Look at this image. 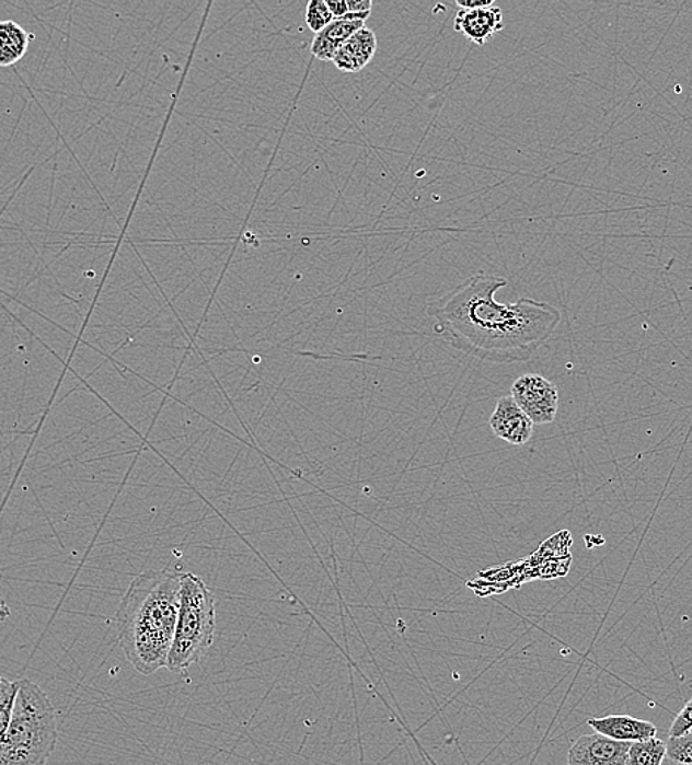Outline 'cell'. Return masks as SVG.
Wrapping results in <instances>:
<instances>
[{
	"label": "cell",
	"instance_id": "cell-1",
	"mask_svg": "<svg viewBox=\"0 0 692 765\" xmlns=\"http://www.w3.org/2000/svg\"><path fill=\"white\" fill-rule=\"evenodd\" d=\"M503 277H470L429 306L435 332L457 350L493 364L527 362L553 336L562 312L546 302L522 298L499 303Z\"/></svg>",
	"mask_w": 692,
	"mask_h": 765
},
{
	"label": "cell",
	"instance_id": "cell-2",
	"mask_svg": "<svg viewBox=\"0 0 692 765\" xmlns=\"http://www.w3.org/2000/svg\"><path fill=\"white\" fill-rule=\"evenodd\" d=\"M181 591V572H143L131 581L115 614L119 647L145 676L166 667L176 634Z\"/></svg>",
	"mask_w": 692,
	"mask_h": 765
},
{
	"label": "cell",
	"instance_id": "cell-3",
	"mask_svg": "<svg viewBox=\"0 0 692 765\" xmlns=\"http://www.w3.org/2000/svg\"><path fill=\"white\" fill-rule=\"evenodd\" d=\"M10 725L0 739V765H45L58 742L57 712L36 683L16 682Z\"/></svg>",
	"mask_w": 692,
	"mask_h": 765
},
{
	"label": "cell",
	"instance_id": "cell-4",
	"mask_svg": "<svg viewBox=\"0 0 692 765\" xmlns=\"http://www.w3.org/2000/svg\"><path fill=\"white\" fill-rule=\"evenodd\" d=\"M216 598L200 577L182 575L181 608L166 669L185 673L203 660L216 635Z\"/></svg>",
	"mask_w": 692,
	"mask_h": 765
},
{
	"label": "cell",
	"instance_id": "cell-5",
	"mask_svg": "<svg viewBox=\"0 0 692 765\" xmlns=\"http://www.w3.org/2000/svg\"><path fill=\"white\" fill-rule=\"evenodd\" d=\"M511 396L533 425H550L557 417L558 389L544 375L524 374L517 379L512 383Z\"/></svg>",
	"mask_w": 692,
	"mask_h": 765
},
{
	"label": "cell",
	"instance_id": "cell-6",
	"mask_svg": "<svg viewBox=\"0 0 692 765\" xmlns=\"http://www.w3.org/2000/svg\"><path fill=\"white\" fill-rule=\"evenodd\" d=\"M631 743L600 733L584 734L572 745L567 765H626Z\"/></svg>",
	"mask_w": 692,
	"mask_h": 765
},
{
	"label": "cell",
	"instance_id": "cell-7",
	"mask_svg": "<svg viewBox=\"0 0 692 765\" xmlns=\"http://www.w3.org/2000/svg\"><path fill=\"white\" fill-rule=\"evenodd\" d=\"M489 426L497 438L512 447L527 444L532 439L535 427L511 395L499 397L489 418Z\"/></svg>",
	"mask_w": 692,
	"mask_h": 765
},
{
	"label": "cell",
	"instance_id": "cell-8",
	"mask_svg": "<svg viewBox=\"0 0 692 765\" xmlns=\"http://www.w3.org/2000/svg\"><path fill=\"white\" fill-rule=\"evenodd\" d=\"M370 14H346L333 20L323 32L315 34L311 43V54L320 61H333L337 50L349 37L366 27Z\"/></svg>",
	"mask_w": 692,
	"mask_h": 765
},
{
	"label": "cell",
	"instance_id": "cell-9",
	"mask_svg": "<svg viewBox=\"0 0 692 765\" xmlns=\"http://www.w3.org/2000/svg\"><path fill=\"white\" fill-rule=\"evenodd\" d=\"M454 30L477 46H485L495 34L504 30L503 11L498 7L481 10H459Z\"/></svg>",
	"mask_w": 692,
	"mask_h": 765
},
{
	"label": "cell",
	"instance_id": "cell-10",
	"mask_svg": "<svg viewBox=\"0 0 692 765\" xmlns=\"http://www.w3.org/2000/svg\"><path fill=\"white\" fill-rule=\"evenodd\" d=\"M588 726L596 730V733L604 734L619 742L647 741L656 738L657 734V728L650 721L631 716L591 718L588 720Z\"/></svg>",
	"mask_w": 692,
	"mask_h": 765
},
{
	"label": "cell",
	"instance_id": "cell-11",
	"mask_svg": "<svg viewBox=\"0 0 692 765\" xmlns=\"http://www.w3.org/2000/svg\"><path fill=\"white\" fill-rule=\"evenodd\" d=\"M376 50H378V37L373 30L365 27L341 46L332 62L339 71L360 72L373 61Z\"/></svg>",
	"mask_w": 692,
	"mask_h": 765
},
{
	"label": "cell",
	"instance_id": "cell-12",
	"mask_svg": "<svg viewBox=\"0 0 692 765\" xmlns=\"http://www.w3.org/2000/svg\"><path fill=\"white\" fill-rule=\"evenodd\" d=\"M33 34L15 21H0V67H11L27 54Z\"/></svg>",
	"mask_w": 692,
	"mask_h": 765
},
{
	"label": "cell",
	"instance_id": "cell-13",
	"mask_svg": "<svg viewBox=\"0 0 692 765\" xmlns=\"http://www.w3.org/2000/svg\"><path fill=\"white\" fill-rule=\"evenodd\" d=\"M666 758V742L651 738L632 742L627 751L626 765H661Z\"/></svg>",
	"mask_w": 692,
	"mask_h": 765
},
{
	"label": "cell",
	"instance_id": "cell-14",
	"mask_svg": "<svg viewBox=\"0 0 692 765\" xmlns=\"http://www.w3.org/2000/svg\"><path fill=\"white\" fill-rule=\"evenodd\" d=\"M666 758L670 765H692V732L666 742Z\"/></svg>",
	"mask_w": 692,
	"mask_h": 765
},
{
	"label": "cell",
	"instance_id": "cell-15",
	"mask_svg": "<svg viewBox=\"0 0 692 765\" xmlns=\"http://www.w3.org/2000/svg\"><path fill=\"white\" fill-rule=\"evenodd\" d=\"M16 691H19L16 682H10L5 677H0V739L3 738L8 725H10Z\"/></svg>",
	"mask_w": 692,
	"mask_h": 765
},
{
	"label": "cell",
	"instance_id": "cell-16",
	"mask_svg": "<svg viewBox=\"0 0 692 765\" xmlns=\"http://www.w3.org/2000/svg\"><path fill=\"white\" fill-rule=\"evenodd\" d=\"M335 16L328 11L326 0H310L305 11V23L311 32L319 34L327 27Z\"/></svg>",
	"mask_w": 692,
	"mask_h": 765
},
{
	"label": "cell",
	"instance_id": "cell-17",
	"mask_svg": "<svg viewBox=\"0 0 692 765\" xmlns=\"http://www.w3.org/2000/svg\"><path fill=\"white\" fill-rule=\"evenodd\" d=\"M690 732H692V699L688 700L685 707L674 718L672 726H670L669 738H679Z\"/></svg>",
	"mask_w": 692,
	"mask_h": 765
},
{
	"label": "cell",
	"instance_id": "cell-18",
	"mask_svg": "<svg viewBox=\"0 0 692 765\" xmlns=\"http://www.w3.org/2000/svg\"><path fill=\"white\" fill-rule=\"evenodd\" d=\"M348 14H371L373 2L371 0H346Z\"/></svg>",
	"mask_w": 692,
	"mask_h": 765
},
{
	"label": "cell",
	"instance_id": "cell-19",
	"mask_svg": "<svg viewBox=\"0 0 692 765\" xmlns=\"http://www.w3.org/2000/svg\"><path fill=\"white\" fill-rule=\"evenodd\" d=\"M455 5L459 10H481L493 7L494 0H457Z\"/></svg>",
	"mask_w": 692,
	"mask_h": 765
},
{
	"label": "cell",
	"instance_id": "cell-20",
	"mask_svg": "<svg viewBox=\"0 0 692 765\" xmlns=\"http://www.w3.org/2000/svg\"><path fill=\"white\" fill-rule=\"evenodd\" d=\"M326 5L332 15L336 19H342L348 14V5H346V0H326Z\"/></svg>",
	"mask_w": 692,
	"mask_h": 765
}]
</instances>
